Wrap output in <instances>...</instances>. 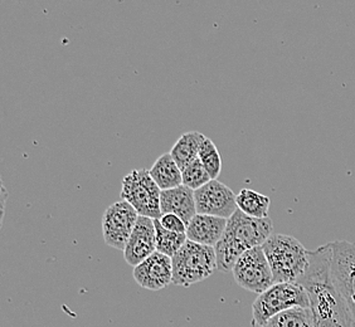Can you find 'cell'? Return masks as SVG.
<instances>
[{"label":"cell","instance_id":"1","mask_svg":"<svg viewBox=\"0 0 355 327\" xmlns=\"http://www.w3.org/2000/svg\"><path fill=\"white\" fill-rule=\"evenodd\" d=\"M333 242L309 251V265L297 285L310 297L315 327H355L348 307L338 292L331 276Z\"/></svg>","mask_w":355,"mask_h":327},{"label":"cell","instance_id":"2","mask_svg":"<svg viewBox=\"0 0 355 327\" xmlns=\"http://www.w3.org/2000/svg\"><path fill=\"white\" fill-rule=\"evenodd\" d=\"M270 218H252L237 209L227 222L225 234L216 245L217 266L220 272H232L239 257L250 249L262 247L272 236Z\"/></svg>","mask_w":355,"mask_h":327},{"label":"cell","instance_id":"3","mask_svg":"<svg viewBox=\"0 0 355 327\" xmlns=\"http://www.w3.org/2000/svg\"><path fill=\"white\" fill-rule=\"evenodd\" d=\"M275 283H297L309 265V251L299 239L272 234L262 245Z\"/></svg>","mask_w":355,"mask_h":327},{"label":"cell","instance_id":"4","mask_svg":"<svg viewBox=\"0 0 355 327\" xmlns=\"http://www.w3.org/2000/svg\"><path fill=\"white\" fill-rule=\"evenodd\" d=\"M173 285L189 287L211 277L217 266L216 248L198 245L191 240L185 243L171 258Z\"/></svg>","mask_w":355,"mask_h":327},{"label":"cell","instance_id":"5","mask_svg":"<svg viewBox=\"0 0 355 327\" xmlns=\"http://www.w3.org/2000/svg\"><path fill=\"white\" fill-rule=\"evenodd\" d=\"M293 307H310L306 290L297 283H275L253 302V325L263 327L273 316Z\"/></svg>","mask_w":355,"mask_h":327},{"label":"cell","instance_id":"6","mask_svg":"<svg viewBox=\"0 0 355 327\" xmlns=\"http://www.w3.org/2000/svg\"><path fill=\"white\" fill-rule=\"evenodd\" d=\"M162 191L146 169L132 170L125 175L121 186V199L134 206L139 215L160 219Z\"/></svg>","mask_w":355,"mask_h":327},{"label":"cell","instance_id":"7","mask_svg":"<svg viewBox=\"0 0 355 327\" xmlns=\"http://www.w3.org/2000/svg\"><path fill=\"white\" fill-rule=\"evenodd\" d=\"M232 273L236 283L250 292L261 294L275 285L272 271L262 247L243 253L233 267Z\"/></svg>","mask_w":355,"mask_h":327},{"label":"cell","instance_id":"8","mask_svg":"<svg viewBox=\"0 0 355 327\" xmlns=\"http://www.w3.org/2000/svg\"><path fill=\"white\" fill-rule=\"evenodd\" d=\"M331 276L355 325V243L348 240L333 242Z\"/></svg>","mask_w":355,"mask_h":327},{"label":"cell","instance_id":"9","mask_svg":"<svg viewBox=\"0 0 355 327\" xmlns=\"http://www.w3.org/2000/svg\"><path fill=\"white\" fill-rule=\"evenodd\" d=\"M139 219L137 211L125 200L110 205L103 217L105 243L117 251H125Z\"/></svg>","mask_w":355,"mask_h":327},{"label":"cell","instance_id":"10","mask_svg":"<svg viewBox=\"0 0 355 327\" xmlns=\"http://www.w3.org/2000/svg\"><path fill=\"white\" fill-rule=\"evenodd\" d=\"M194 197L197 214L230 219L239 209L237 195L219 180H211L203 188L194 191Z\"/></svg>","mask_w":355,"mask_h":327},{"label":"cell","instance_id":"11","mask_svg":"<svg viewBox=\"0 0 355 327\" xmlns=\"http://www.w3.org/2000/svg\"><path fill=\"white\" fill-rule=\"evenodd\" d=\"M157 252V232L154 219L139 215L137 225L123 251V257L129 266H139L151 254Z\"/></svg>","mask_w":355,"mask_h":327},{"label":"cell","instance_id":"12","mask_svg":"<svg viewBox=\"0 0 355 327\" xmlns=\"http://www.w3.org/2000/svg\"><path fill=\"white\" fill-rule=\"evenodd\" d=\"M134 279L137 285L150 291H160L173 283L171 258L155 252L143 263L134 268Z\"/></svg>","mask_w":355,"mask_h":327},{"label":"cell","instance_id":"13","mask_svg":"<svg viewBox=\"0 0 355 327\" xmlns=\"http://www.w3.org/2000/svg\"><path fill=\"white\" fill-rule=\"evenodd\" d=\"M228 219L197 214L187 225V237L198 245L216 247L223 237Z\"/></svg>","mask_w":355,"mask_h":327},{"label":"cell","instance_id":"14","mask_svg":"<svg viewBox=\"0 0 355 327\" xmlns=\"http://www.w3.org/2000/svg\"><path fill=\"white\" fill-rule=\"evenodd\" d=\"M160 209L162 215L175 214L185 224H189L191 219L197 215L194 191L187 188L185 185H180L171 191H162Z\"/></svg>","mask_w":355,"mask_h":327},{"label":"cell","instance_id":"15","mask_svg":"<svg viewBox=\"0 0 355 327\" xmlns=\"http://www.w3.org/2000/svg\"><path fill=\"white\" fill-rule=\"evenodd\" d=\"M149 173L162 191H171L183 185L182 169L174 161L171 152L157 157Z\"/></svg>","mask_w":355,"mask_h":327},{"label":"cell","instance_id":"16","mask_svg":"<svg viewBox=\"0 0 355 327\" xmlns=\"http://www.w3.org/2000/svg\"><path fill=\"white\" fill-rule=\"evenodd\" d=\"M207 137L198 131H189L185 132L178 139L175 145L171 148V157L178 164V166L183 170L187 165L197 160L199 157V151Z\"/></svg>","mask_w":355,"mask_h":327},{"label":"cell","instance_id":"17","mask_svg":"<svg viewBox=\"0 0 355 327\" xmlns=\"http://www.w3.org/2000/svg\"><path fill=\"white\" fill-rule=\"evenodd\" d=\"M271 200L266 195L252 189H242L237 195V206L252 218H268Z\"/></svg>","mask_w":355,"mask_h":327},{"label":"cell","instance_id":"18","mask_svg":"<svg viewBox=\"0 0 355 327\" xmlns=\"http://www.w3.org/2000/svg\"><path fill=\"white\" fill-rule=\"evenodd\" d=\"M263 327H315L311 307H293L273 316Z\"/></svg>","mask_w":355,"mask_h":327},{"label":"cell","instance_id":"19","mask_svg":"<svg viewBox=\"0 0 355 327\" xmlns=\"http://www.w3.org/2000/svg\"><path fill=\"white\" fill-rule=\"evenodd\" d=\"M154 224L157 232V252L173 258L175 253L187 243V234L166 231L164 227L160 224L159 219H154Z\"/></svg>","mask_w":355,"mask_h":327},{"label":"cell","instance_id":"20","mask_svg":"<svg viewBox=\"0 0 355 327\" xmlns=\"http://www.w3.org/2000/svg\"><path fill=\"white\" fill-rule=\"evenodd\" d=\"M199 160L203 164L207 173L212 180H217L220 171H222V157L219 154L217 146L214 145L211 139H205V143L199 151Z\"/></svg>","mask_w":355,"mask_h":327},{"label":"cell","instance_id":"21","mask_svg":"<svg viewBox=\"0 0 355 327\" xmlns=\"http://www.w3.org/2000/svg\"><path fill=\"white\" fill-rule=\"evenodd\" d=\"M182 177H183V185L193 191H198L212 180L209 174L205 170L203 164L199 160V157L185 166L182 170Z\"/></svg>","mask_w":355,"mask_h":327},{"label":"cell","instance_id":"22","mask_svg":"<svg viewBox=\"0 0 355 327\" xmlns=\"http://www.w3.org/2000/svg\"><path fill=\"white\" fill-rule=\"evenodd\" d=\"M159 222L166 231L180 233V234H184L185 233L187 234V224L175 214H163L159 219Z\"/></svg>","mask_w":355,"mask_h":327}]
</instances>
